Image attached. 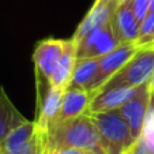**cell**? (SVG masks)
I'll return each instance as SVG.
<instances>
[{"label":"cell","mask_w":154,"mask_h":154,"mask_svg":"<svg viewBox=\"0 0 154 154\" xmlns=\"http://www.w3.org/2000/svg\"><path fill=\"white\" fill-rule=\"evenodd\" d=\"M55 149H85L105 154L97 127L89 115L53 123L47 131V150Z\"/></svg>","instance_id":"cell-1"},{"label":"cell","mask_w":154,"mask_h":154,"mask_svg":"<svg viewBox=\"0 0 154 154\" xmlns=\"http://www.w3.org/2000/svg\"><path fill=\"white\" fill-rule=\"evenodd\" d=\"M89 116L97 127L100 143L105 154H125L138 142L119 109L90 113Z\"/></svg>","instance_id":"cell-2"},{"label":"cell","mask_w":154,"mask_h":154,"mask_svg":"<svg viewBox=\"0 0 154 154\" xmlns=\"http://www.w3.org/2000/svg\"><path fill=\"white\" fill-rule=\"evenodd\" d=\"M153 75L154 48H142L98 91L111 90L116 87H139L142 85L151 82Z\"/></svg>","instance_id":"cell-3"},{"label":"cell","mask_w":154,"mask_h":154,"mask_svg":"<svg viewBox=\"0 0 154 154\" xmlns=\"http://www.w3.org/2000/svg\"><path fill=\"white\" fill-rule=\"evenodd\" d=\"M0 154H47V132L27 120L0 143Z\"/></svg>","instance_id":"cell-4"},{"label":"cell","mask_w":154,"mask_h":154,"mask_svg":"<svg viewBox=\"0 0 154 154\" xmlns=\"http://www.w3.org/2000/svg\"><path fill=\"white\" fill-rule=\"evenodd\" d=\"M140 48L135 42H123L116 47L112 52L101 56L98 59V70H97L96 78L91 83L89 91H97L106 83L119 70H122L127 64L128 60L134 57Z\"/></svg>","instance_id":"cell-5"},{"label":"cell","mask_w":154,"mask_h":154,"mask_svg":"<svg viewBox=\"0 0 154 154\" xmlns=\"http://www.w3.org/2000/svg\"><path fill=\"white\" fill-rule=\"evenodd\" d=\"M120 45L113 29V20L90 32L76 42V59H100Z\"/></svg>","instance_id":"cell-6"},{"label":"cell","mask_w":154,"mask_h":154,"mask_svg":"<svg viewBox=\"0 0 154 154\" xmlns=\"http://www.w3.org/2000/svg\"><path fill=\"white\" fill-rule=\"evenodd\" d=\"M37 86V115H35V125L40 130L47 132L48 128L56 122L60 112L61 98L64 90L56 89L51 82L35 81Z\"/></svg>","instance_id":"cell-7"},{"label":"cell","mask_w":154,"mask_h":154,"mask_svg":"<svg viewBox=\"0 0 154 154\" xmlns=\"http://www.w3.org/2000/svg\"><path fill=\"white\" fill-rule=\"evenodd\" d=\"M64 45L66 40H55V38H47L37 44L33 53L35 81L51 82L61 57Z\"/></svg>","instance_id":"cell-8"},{"label":"cell","mask_w":154,"mask_h":154,"mask_svg":"<svg viewBox=\"0 0 154 154\" xmlns=\"http://www.w3.org/2000/svg\"><path fill=\"white\" fill-rule=\"evenodd\" d=\"M149 106H150V82L142 85L134 98H131L119 109L137 140L143 137Z\"/></svg>","instance_id":"cell-9"},{"label":"cell","mask_w":154,"mask_h":154,"mask_svg":"<svg viewBox=\"0 0 154 154\" xmlns=\"http://www.w3.org/2000/svg\"><path fill=\"white\" fill-rule=\"evenodd\" d=\"M119 4V0H96L90 11L87 12L86 17L79 23V26L76 27V32L74 34L72 40L75 42H79L90 32L100 29L106 23L112 22Z\"/></svg>","instance_id":"cell-10"},{"label":"cell","mask_w":154,"mask_h":154,"mask_svg":"<svg viewBox=\"0 0 154 154\" xmlns=\"http://www.w3.org/2000/svg\"><path fill=\"white\" fill-rule=\"evenodd\" d=\"M139 87H116V89H111V90L97 91V94L90 102L87 115L117 111L125 102L134 98L135 94L139 90Z\"/></svg>","instance_id":"cell-11"},{"label":"cell","mask_w":154,"mask_h":154,"mask_svg":"<svg viewBox=\"0 0 154 154\" xmlns=\"http://www.w3.org/2000/svg\"><path fill=\"white\" fill-rule=\"evenodd\" d=\"M96 94L97 93H93V91L67 87L63 93L60 112H59L56 122H66V120L75 119V117L87 115L90 102Z\"/></svg>","instance_id":"cell-12"},{"label":"cell","mask_w":154,"mask_h":154,"mask_svg":"<svg viewBox=\"0 0 154 154\" xmlns=\"http://www.w3.org/2000/svg\"><path fill=\"white\" fill-rule=\"evenodd\" d=\"M113 29L120 44L137 42L139 35V22L132 12L131 2L119 4L113 17Z\"/></svg>","instance_id":"cell-13"},{"label":"cell","mask_w":154,"mask_h":154,"mask_svg":"<svg viewBox=\"0 0 154 154\" xmlns=\"http://www.w3.org/2000/svg\"><path fill=\"white\" fill-rule=\"evenodd\" d=\"M75 63H76V42L72 38H70V40H66L63 53H61V57L55 70V74H53L52 79H51V85L53 87H56V89L66 90L71 81V76H72Z\"/></svg>","instance_id":"cell-14"},{"label":"cell","mask_w":154,"mask_h":154,"mask_svg":"<svg viewBox=\"0 0 154 154\" xmlns=\"http://www.w3.org/2000/svg\"><path fill=\"white\" fill-rule=\"evenodd\" d=\"M25 122H27L26 117L22 116V113L8 98L4 89L0 86V143L6 139L11 131L22 125Z\"/></svg>","instance_id":"cell-15"},{"label":"cell","mask_w":154,"mask_h":154,"mask_svg":"<svg viewBox=\"0 0 154 154\" xmlns=\"http://www.w3.org/2000/svg\"><path fill=\"white\" fill-rule=\"evenodd\" d=\"M98 70V59H76L74 72L67 87L87 90L90 89Z\"/></svg>","instance_id":"cell-16"},{"label":"cell","mask_w":154,"mask_h":154,"mask_svg":"<svg viewBox=\"0 0 154 154\" xmlns=\"http://www.w3.org/2000/svg\"><path fill=\"white\" fill-rule=\"evenodd\" d=\"M142 48H154V12H149L142 23L139 25V35L135 42Z\"/></svg>","instance_id":"cell-17"},{"label":"cell","mask_w":154,"mask_h":154,"mask_svg":"<svg viewBox=\"0 0 154 154\" xmlns=\"http://www.w3.org/2000/svg\"><path fill=\"white\" fill-rule=\"evenodd\" d=\"M131 7H132V12H134L135 18L140 25L145 20V18L147 17V14L150 12L149 11V0H132Z\"/></svg>","instance_id":"cell-18"},{"label":"cell","mask_w":154,"mask_h":154,"mask_svg":"<svg viewBox=\"0 0 154 154\" xmlns=\"http://www.w3.org/2000/svg\"><path fill=\"white\" fill-rule=\"evenodd\" d=\"M47 154H97V153L90 150H85V149H55V150H47Z\"/></svg>","instance_id":"cell-19"},{"label":"cell","mask_w":154,"mask_h":154,"mask_svg":"<svg viewBox=\"0 0 154 154\" xmlns=\"http://www.w3.org/2000/svg\"><path fill=\"white\" fill-rule=\"evenodd\" d=\"M125 154H150V150H149V147L146 146L145 139H143V137H142Z\"/></svg>","instance_id":"cell-20"},{"label":"cell","mask_w":154,"mask_h":154,"mask_svg":"<svg viewBox=\"0 0 154 154\" xmlns=\"http://www.w3.org/2000/svg\"><path fill=\"white\" fill-rule=\"evenodd\" d=\"M149 111H151L154 113V89L150 90V106H149Z\"/></svg>","instance_id":"cell-21"},{"label":"cell","mask_w":154,"mask_h":154,"mask_svg":"<svg viewBox=\"0 0 154 154\" xmlns=\"http://www.w3.org/2000/svg\"><path fill=\"white\" fill-rule=\"evenodd\" d=\"M149 11L154 12V0H149Z\"/></svg>","instance_id":"cell-22"},{"label":"cell","mask_w":154,"mask_h":154,"mask_svg":"<svg viewBox=\"0 0 154 154\" xmlns=\"http://www.w3.org/2000/svg\"><path fill=\"white\" fill-rule=\"evenodd\" d=\"M154 89V75H153V78H151V82H150V90H153Z\"/></svg>","instance_id":"cell-23"},{"label":"cell","mask_w":154,"mask_h":154,"mask_svg":"<svg viewBox=\"0 0 154 154\" xmlns=\"http://www.w3.org/2000/svg\"><path fill=\"white\" fill-rule=\"evenodd\" d=\"M149 150H150V154H154V147H149Z\"/></svg>","instance_id":"cell-24"},{"label":"cell","mask_w":154,"mask_h":154,"mask_svg":"<svg viewBox=\"0 0 154 154\" xmlns=\"http://www.w3.org/2000/svg\"><path fill=\"white\" fill-rule=\"evenodd\" d=\"M120 3H125V2H132V0H119Z\"/></svg>","instance_id":"cell-25"}]
</instances>
